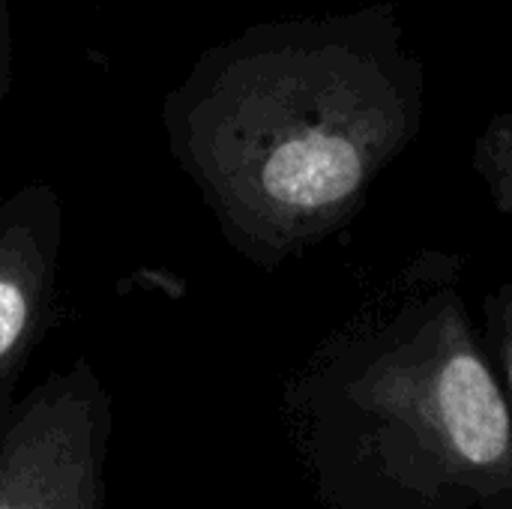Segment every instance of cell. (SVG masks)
I'll return each mask as SVG.
<instances>
[{
  "label": "cell",
  "instance_id": "6da1fadb",
  "mask_svg": "<svg viewBox=\"0 0 512 509\" xmlns=\"http://www.w3.org/2000/svg\"><path fill=\"white\" fill-rule=\"evenodd\" d=\"M426 120L399 6L267 27L186 114V150L231 234L267 264L342 231Z\"/></svg>",
  "mask_w": 512,
  "mask_h": 509
},
{
  "label": "cell",
  "instance_id": "7a4b0ae2",
  "mask_svg": "<svg viewBox=\"0 0 512 509\" xmlns=\"http://www.w3.org/2000/svg\"><path fill=\"white\" fill-rule=\"evenodd\" d=\"M465 276L456 252H414L291 390L324 509H512V414Z\"/></svg>",
  "mask_w": 512,
  "mask_h": 509
},
{
  "label": "cell",
  "instance_id": "3957f363",
  "mask_svg": "<svg viewBox=\"0 0 512 509\" xmlns=\"http://www.w3.org/2000/svg\"><path fill=\"white\" fill-rule=\"evenodd\" d=\"M111 402L87 366L39 384L0 420V509H105Z\"/></svg>",
  "mask_w": 512,
  "mask_h": 509
},
{
  "label": "cell",
  "instance_id": "277c9868",
  "mask_svg": "<svg viewBox=\"0 0 512 509\" xmlns=\"http://www.w3.org/2000/svg\"><path fill=\"white\" fill-rule=\"evenodd\" d=\"M45 303V258L36 237L9 228L0 237V420L12 408V384L36 342Z\"/></svg>",
  "mask_w": 512,
  "mask_h": 509
},
{
  "label": "cell",
  "instance_id": "5b68a950",
  "mask_svg": "<svg viewBox=\"0 0 512 509\" xmlns=\"http://www.w3.org/2000/svg\"><path fill=\"white\" fill-rule=\"evenodd\" d=\"M471 168L498 213L512 216V111L486 120L474 138Z\"/></svg>",
  "mask_w": 512,
  "mask_h": 509
},
{
  "label": "cell",
  "instance_id": "8992f818",
  "mask_svg": "<svg viewBox=\"0 0 512 509\" xmlns=\"http://www.w3.org/2000/svg\"><path fill=\"white\" fill-rule=\"evenodd\" d=\"M483 342L512 414V282L483 297Z\"/></svg>",
  "mask_w": 512,
  "mask_h": 509
}]
</instances>
